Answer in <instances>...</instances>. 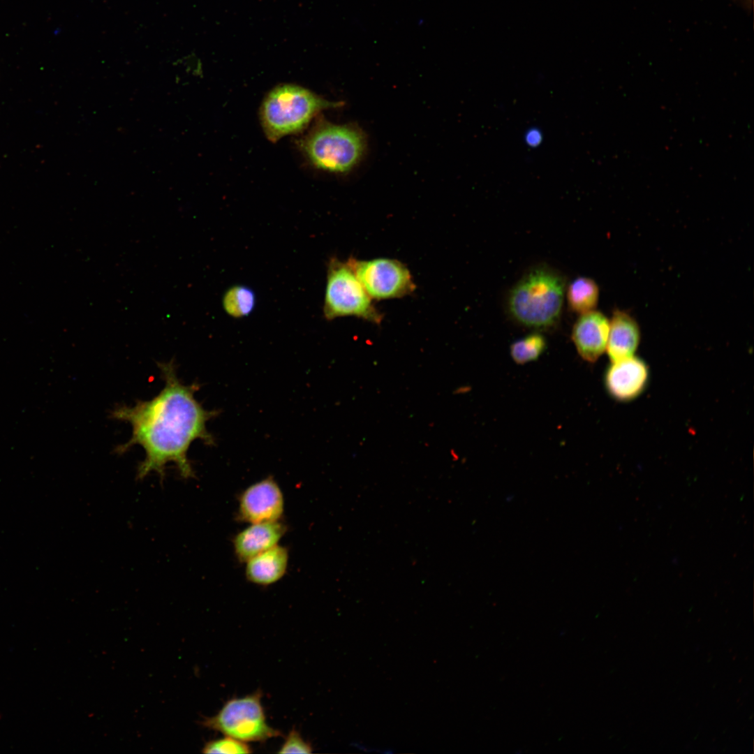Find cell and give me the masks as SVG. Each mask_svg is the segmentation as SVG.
Masks as SVG:
<instances>
[{"mask_svg":"<svg viewBox=\"0 0 754 754\" xmlns=\"http://www.w3.org/2000/svg\"><path fill=\"white\" fill-rule=\"evenodd\" d=\"M525 143L531 147L539 146L542 141V132L537 128H529L524 135Z\"/></svg>","mask_w":754,"mask_h":754,"instance_id":"19","label":"cell"},{"mask_svg":"<svg viewBox=\"0 0 754 754\" xmlns=\"http://www.w3.org/2000/svg\"><path fill=\"white\" fill-rule=\"evenodd\" d=\"M312 751L313 748L311 745L302 738L298 731L293 729L286 736L285 741L278 753H311Z\"/></svg>","mask_w":754,"mask_h":754,"instance_id":"18","label":"cell"},{"mask_svg":"<svg viewBox=\"0 0 754 754\" xmlns=\"http://www.w3.org/2000/svg\"><path fill=\"white\" fill-rule=\"evenodd\" d=\"M261 697L260 692H256L230 699L216 714L205 718L202 725L244 742L265 741L277 737L281 733L267 724Z\"/></svg>","mask_w":754,"mask_h":754,"instance_id":"6","label":"cell"},{"mask_svg":"<svg viewBox=\"0 0 754 754\" xmlns=\"http://www.w3.org/2000/svg\"><path fill=\"white\" fill-rule=\"evenodd\" d=\"M283 491L272 477H267L245 489L238 501L237 516L249 524L280 520L284 512Z\"/></svg>","mask_w":754,"mask_h":754,"instance_id":"8","label":"cell"},{"mask_svg":"<svg viewBox=\"0 0 754 754\" xmlns=\"http://www.w3.org/2000/svg\"><path fill=\"white\" fill-rule=\"evenodd\" d=\"M286 531V526L279 520L249 524L232 540L235 555L239 561L245 563L279 545Z\"/></svg>","mask_w":754,"mask_h":754,"instance_id":"11","label":"cell"},{"mask_svg":"<svg viewBox=\"0 0 754 754\" xmlns=\"http://www.w3.org/2000/svg\"><path fill=\"white\" fill-rule=\"evenodd\" d=\"M288 561V549L277 545L245 562L246 578L259 586L273 584L286 574Z\"/></svg>","mask_w":754,"mask_h":754,"instance_id":"13","label":"cell"},{"mask_svg":"<svg viewBox=\"0 0 754 754\" xmlns=\"http://www.w3.org/2000/svg\"><path fill=\"white\" fill-rule=\"evenodd\" d=\"M204 753L240 754L251 753V747L244 741L226 736V737L207 742L202 748Z\"/></svg>","mask_w":754,"mask_h":754,"instance_id":"17","label":"cell"},{"mask_svg":"<svg viewBox=\"0 0 754 754\" xmlns=\"http://www.w3.org/2000/svg\"><path fill=\"white\" fill-rule=\"evenodd\" d=\"M323 313L327 320L354 316L379 325L383 314L374 306L348 263L332 258L328 263Z\"/></svg>","mask_w":754,"mask_h":754,"instance_id":"5","label":"cell"},{"mask_svg":"<svg viewBox=\"0 0 754 754\" xmlns=\"http://www.w3.org/2000/svg\"><path fill=\"white\" fill-rule=\"evenodd\" d=\"M566 296L570 309L581 315L595 310L598 302L599 288L593 279L579 276L570 283Z\"/></svg>","mask_w":754,"mask_h":754,"instance_id":"14","label":"cell"},{"mask_svg":"<svg viewBox=\"0 0 754 754\" xmlns=\"http://www.w3.org/2000/svg\"><path fill=\"white\" fill-rule=\"evenodd\" d=\"M649 369L641 358L632 356L611 362L606 369L604 383L609 395L626 402L640 396L648 385Z\"/></svg>","mask_w":754,"mask_h":754,"instance_id":"9","label":"cell"},{"mask_svg":"<svg viewBox=\"0 0 754 754\" xmlns=\"http://www.w3.org/2000/svg\"><path fill=\"white\" fill-rule=\"evenodd\" d=\"M565 290L562 275L547 267H536L526 273L510 290L509 312L526 327L549 328L560 318Z\"/></svg>","mask_w":754,"mask_h":754,"instance_id":"2","label":"cell"},{"mask_svg":"<svg viewBox=\"0 0 754 754\" xmlns=\"http://www.w3.org/2000/svg\"><path fill=\"white\" fill-rule=\"evenodd\" d=\"M609 320L596 310L581 314L572 330V339L579 356L595 362L606 351Z\"/></svg>","mask_w":754,"mask_h":754,"instance_id":"10","label":"cell"},{"mask_svg":"<svg viewBox=\"0 0 754 754\" xmlns=\"http://www.w3.org/2000/svg\"><path fill=\"white\" fill-rule=\"evenodd\" d=\"M354 747L356 748L358 751H362V752H366V753H368V752H369V753L375 752V753H392V751L390 749H387V748L384 749V748H378L371 747L370 746H367V745H366V744H364L363 743H360V742H358V741L357 743H355Z\"/></svg>","mask_w":754,"mask_h":754,"instance_id":"20","label":"cell"},{"mask_svg":"<svg viewBox=\"0 0 754 754\" xmlns=\"http://www.w3.org/2000/svg\"><path fill=\"white\" fill-rule=\"evenodd\" d=\"M347 261L372 300L401 298L415 290L411 272L397 260L378 258L360 260L350 258Z\"/></svg>","mask_w":754,"mask_h":754,"instance_id":"7","label":"cell"},{"mask_svg":"<svg viewBox=\"0 0 754 754\" xmlns=\"http://www.w3.org/2000/svg\"><path fill=\"white\" fill-rule=\"evenodd\" d=\"M158 367L165 385L156 396L133 406H118L111 412L112 418L132 427L131 438L115 451L123 454L136 445L144 449L145 459L137 468L138 480L156 473L163 481L168 463L175 465L184 479L192 478L195 473L187 456L188 449L198 439L208 445L214 444L207 422L217 412L202 407L195 397L199 385L184 384L172 360L159 363Z\"/></svg>","mask_w":754,"mask_h":754,"instance_id":"1","label":"cell"},{"mask_svg":"<svg viewBox=\"0 0 754 754\" xmlns=\"http://www.w3.org/2000/svg\"><path fill=\"white\" fill-rule=\"evenodd\" d=\"M342 105V102L329 101L302 86L281 84L263 98L260 119L267 138L276 142L304 130L322 111Z\"/></svg>","mask_w":754,"mask_h":754,"instance_id":"3","label":"cell"},{"mask_svg":"<svg viewBox=\"0 0 754 754\" xmlns=\"http://www.w3.org/2000/svg\"><path fill=\"white\" fill-rule=\"evenodd\" d=\"M223 307L230 316L239 318L249 316L253 311L256 297L248 286L236 285L230 287L223 297Z\"/></svg>","mask_w":754,"mask_h":754,"instance_id":"15","label":"cell"},{"mask_svg":"<svg viewBox=\"0 0 754 754\" xmlns=\"http://www.w3.org/2000/svg\"><path fill=\"white\" fill-rule=\"evenodd\" d=\"M546 346L545 337L535 332L513 342L510 348V353L515 363L525 364L539 358Z\"/></svg>","mask_w":754,"mask_h":754,"instance_id":"16","label":"cell"},{"mask_svg":"<svg viewBox=\"0 0 754 754\" xmlns=\"http://www.w3.org/2000/svg\"><path fill=\"white\" fill-rule=\"evenodd\" d=\"M300 145L316 168L330 173L347 174L362 161L367 140L356 124H336L321 119Z\"/></svg>","mask_w":754,"mask_h":754,"instance_id":"4","label":"cell"},{"mask_svg":"<svg viewBox=\"0 0 754 754\" xmlns=\"http://www.w3.org/2000/svg\"><path fill=\"white\" fill-rule=\"evenodd\" d=\"M744 1L747 3V5H748V6L751 7L752 6L753 0H744Z\"/></svg>","mask_w":754,"mask_h":754,"instance_id":"21","label":"cell"},{"mask_svg":"<svg viewBox=\"0 0 754 754\" xmlns=\"http://www.w3.org/2000/svg\"><path fill=\"white\" fill-rule=\"evenodd\" d=\"M640 336L637 321L626 311L615 310L609 320L606 348L611 362L633 356L639 346Z\"/></svg>","mask_w":754,"mask_h":754,"instance_id":"12","label":"cell"}]
</instances>
